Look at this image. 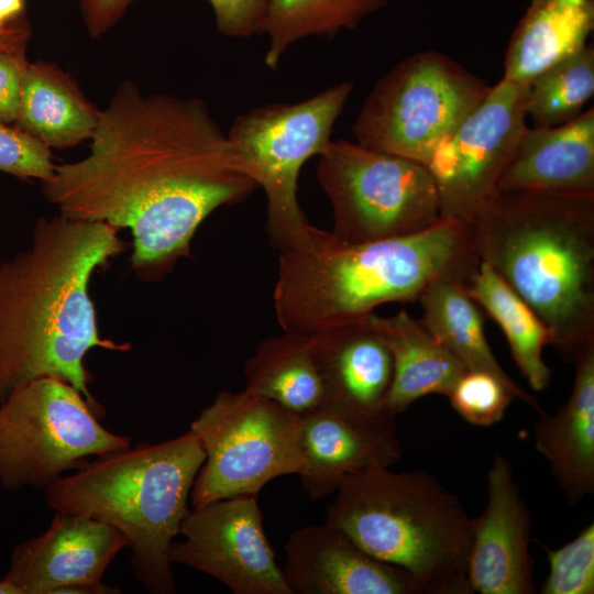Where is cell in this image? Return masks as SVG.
<instances>
[{"mask_svg": "<svg viewBox=\"0 0 594 594\" xmlns=\"http://www.w3.org/2000/svg\"><path fill=\"white\" fill-rule=\"evenodd\" d=\"M472 249L574 363L594 349V194L496 191L466 226Z\"/></svg>", "mask_w": 594, "mask_h": 594, "instance_id": "4", "label": "cell"}, {"mask_svg": "<svg viewBox=\"0 0 594 594\" xmlns=\"http://www.w3.org/2000/svg\"><path fill=\"white\" fill-rule=\"evenodd\" d=\"M217 30L230 37H250L262 33L267 0H208Z\"/></svg>", "mask_w": 594, "mask_h": 594, "instance_id": "32", "label": "cell"}, {"mask_svg": "<svg viewBox=\"0 0 594 594\" xmlns=\"http://www.w3.org/2000/svg\"><path fill=\"white\" fill-rule=\"evenodd\" d=\"M490 88L449 56L420 51L378 79L354 121L353 133L365 147L427 166L436 146Z\"/></svg>", "mask_w": 594, "mask_h": 594, "instance_id": "9", "label": "cell"}, {"mask_svg": "<svg viewBox=\"0 0 594 594\" xmlns=\"http://www.w3.org/2000/svg\"><path fill=\"white\" fill-rule=\"evenodd\" d=\"M173 541L170 563L223 583L234 594H292L265 535L257 495L219 499L189 510Z\"/></svg>", "mask_w": 594, "mask_h": 594, "instance_id": "13", "label": "cell"}, {"mask_svg": "<svg viewBox=\"0 0 594 594\" xmlns=\"http://www.w3.org/2000/svg\"><path fill=\"white\" fill-rule=\"evenodd\" d=\"M549 573L542 594L594 593V524L556 550H548Z\"/></svg>", "mask_w": 594, "mask_h": 594, "instance_id": "30", "label": "cell"}, {"mask_svg": "<svg viewBox=\"0 0 594 594\" xmlns=\"http://www.w3.org/2000/svg\"><path fill=\"white\" fill-rule=\"evenodd\" d=\"M132 0H78L84 25L92 38L108 32L125 13Z\"/></svg>", "mask_w": 594, "mask_h": 594, "instance_id": "34", "label": "cell"}, {"mask_svg": "<svg viewBox=\"0 0 594 594\" xmlns=\"http://www.w3.org/2000/svg\"><path fill=\"white\" fill-rule=\"evenodd\" d=\"M0 594H19L18 590L4 578L0 580Z\"/></svg>", "mask_w": 594, "mask_h": 594, "instance_id": "37", "label": "cell"}, {"mask_svg": "<svg viewBox=\"0 0 594 594\" xmlns=\"http://www.w3.org/2000/svg\"><path fill=\"white\" fill-rule=\"evenodd\" d=\"M568 402L554 414L542 410L535 425V448L571 505L594 492V349L575 362Z\"/></svg>", "mask_w": 594, "mask_h": 594, "instance_id": "20", "label": "cell"}, {"mask_svg": "<svg viewBox=\"0 0 594 594\" xmlns=\"http://www.w3.org/2000/svg\"><path fill=\"white\" fill-rule=\"evenodd\" d=\"M465 279L443 276L435 279L420 295L425 329L466 370L492 373L505 382L517 398L541 413L538 399L520 387L501 366L487 342L484 320L479 305L464 287Z\"/></svg>", "mask_w": 594, "mask_h": 594, "instance_id": "24", "label": "cell"}, {"mask_svg": "<svg viewBox=\"0 0 594 594\" xmlns=\"http://www.w3.org/2000/svg\"><path fill=\"white\" fill-rule=\"evenodd\" d=\"M593 94L594 48L586 44L529 84L527 117L535 128L564 124L582 113Z\"/></svg>", "mask_w": 594, "mask_h": 594, "instance_id": "28", "label": "cell"}, {"mask_svg": "<svg viewBox=\"0 0 594 594\" xmlns=\"http://www.w3.org/2000/svg\"><path fill=\"white\" fill-rule=\"evenodd\" d=\"M278 251L276 319L283 331L302 334L418 300L435 279H466L479 263L466 227L442 218L417 233L361 243L310 226Z\"/></svg>", "mask_w": 594, "mask_h": 594, "instance_id": "3", "label": "cell"}, {"mask_svg": "<svg viewBox=\"0 0 594 594\" xmlns=\"http://www.w3.org/2000/svg\"><path fill=\"white\" fill-rule=\"evenodd\" d=\"M531 517L509 460L496 454L487 473V503L473 518L468 574L472 593L536 592L529 551Z\"/></svg>", "mask_w": 594, "mask_h": 594, "instance_id": "15", "label": "cell"}, {"mask_svg": "<svg viewBox=\"0 0 594 594\" xmlns=\"http://www.w3.org/2000/svg\"><path fill=\"white\" fill-rule=\"evenodd\" d=\"M189 429L206 457L190 492L193 508L257 495L271 480L305 471L301 416L271 399L220 392Z\"/></svg>", "mask_w": 594, "mask_h": 594, "instance_id": "8", "label": "cell"}, {"mask_svg": "<svg viewBox=\"0 0 594 594\" xmlns=\"http://www.w3.org/2000/svg\"><path fill=\"white\" fill-rule=\"evenodd\" d=\"M387 4V0H267L262 31L268 36L265 65L275 69L295 42L311 35L332 37L341 30H353Z\"/></svg>", "mask_w": 594, "mask_h": 594, "instance_id": "27", "label": "cell"}, {"mask_svg": "<svg viewBox=\"0 0 594 594\" xmlns=\"http://www.w3.org/2000/svg\"><path fill=\"white\" fill-rule=\"evenodd\" d=\"M128 539L113 526L55 512L40 536L18 544L3 576L19 594H113L102 576Z\"/></svg>", "mask_w": 594, "mask_h": 594, "instance_id": "14", "label": "cell"}, {"mask_svg": "<svg viewBox=\"0 0 594 594\" xmlns=\"http://www.w3.org/2000/svg\"><path fill=\"white\" fill-rule=\"evenodd\" d=\"M26 64L24 52L0 51V124L16 121Z\"/></svg>", "mask_w": 594, "mask_h": 594, "instance_id": "33", "label": "cell"}, {"mask_svg": "<svg viewBox=\"0 0 594 594\" xmlns=\"http://www.w3.org/2000/svg\"><path fill=\"white\" fill-rule=\"evenodd\" d=\"M301 443L306 468L299 476L312 501L334 494L351 473L391 468L402 457L395 421L358 418L326 403L301 415Z\"/></svg>", "mask_w": 594, "mask_h": 594, "instance_id": "17", "label": "cell"}, {"mask_svg": "<svg viewBox=\"0 0 594 594\" xmlns=\"http://www.w3.org/2000/svg\"><path fill=\"white\" fill-rule=\"evenodd\" d=\"M393 359V380L385 410L404 413L417 399L430 394L448 396L466 367L441 345L405 309L389 317L374 312L365 318Z\"/></svg>", "mask_w": 594, "mask_h": 594, "instance_id": "21", "label": "cell"}, {"mask_svg": "<svg viewBox=\"0 0 594 594\" xmlns=\"http://www.w3.org/2000/svg\"><path fill=\"white\" fill-rule=\"evenodd\" d=\"M243 391L304 415L326 402L312 334L283 331L258 343L244 365Z\"/></svg>", "mask_w": 594, "mask_h": 594, "instance_id": "25", "label": "cell"}, {"mask_svg": "<svg viewBox=\"0 0 594 594\" xmlns=\"http://www.w3.org/2000/svg\"><path fill=\"white\" fill-rule=\"evenodd\" d=\"M326 521L372 557L402 568L420 594H471L473 518L424 471L372 466L340 482Z\"/></svg>", "mask_w": 594, "mask_h": 594, "instance_id": "6", "label": "cell"}, {"mask_svg": "<svg viewBox=\"0 0 594 594\" xmlns=\"http://www.w3.org/2000/svg\"><path fill=\"white\" fill-rule=\"evenodd\" d=\"M55 164L51 148L19 128L0 124V170L20 178L50 179Z\"/></svg>", "mask_w": 594, "mask_h": 594, "instance_id": "31", "label": "cell"}, {"mask_svg": "<svg viewBox=\"0 0 594 594\" xmlns=\"http://www.w3.org/2000/svg\"><path fill=\"white\" fill-rule=\"evenodd\" d=\"M529 85L502 79L433 150L440 218L466 227L496 194L526 124Z\"/></svg>", "mask_w": 594, "mask_h": 594, "instance_id": "12", "label": "cell"}, {"mask_svg": "<svg viewBox=\"0 0 594 594\" xmlns=\"http://www.w3.org/2000/svg\"><path fill=\"white\" fill-rule=\"evenodd\" d=\"M23 12L24 0H0V28L23 19Z\"/></svg>", "mask_w": 594, "mask_h": 594, "instance_id": "36", "label": "cell"}, {"mask_svg": "<svg viewBox=\"0 0 594 594\" xmlns=\"http://www.w3.org/2000/svg\"><path fill=\"white\" fill-rule=\"evenodd\" d=\"M205 458L189 429L163 442L89 460L46 486L45 501L55 512L117 528L128 539L131 565L144 588L173 594L169 549L190 510L188 499Z\"/></svg>", "mask_w": 594, "mask_h": 594, "instance_id": "5", "label": "cell"}, {"mask_svg": "<svg viewBox=\"0 0 594 594\" xmlns=\"http://www.w3.org/2000/svg\"><path fill=\"white\" fill-rule=\"evenodd\" d=\"M283 574L292 594H420L409 573L372 557L327 521L289 535Z\"/></svg>", "mask_w": 594, "mask_h": 594, "instance_id": "16", "label": "cell"}, {"mask_svg": "<svg viewBox=\"0 0 594 594\" xmlns=\"http://www.w3.org/2000/svg\"><path fill=\"white\" fill-rule=\"evenodd\" d=\"M318 182L332 208V233L350 243L420 232L440 219L436 185L422 164L346 140L318 156Z\"/></svg>", "mask_w": 594, "mask_h": 594, "instance_id": "11", "label": "cell"}, {"mask_svg": "<svg viewBox=\"0 0 594 594\" xmlns=\"http://www.w3.org/2000/svg\"><path fill=\"white\" fill-rule=\"evenodd\" d=\"M87 155L42 182L61 215L129 229L132 268L157 279L190 254L216 209L257 187L234 165L227 133L197 98L121 84L100 110Z\"/></svg>", "mask_w": 594, "mask_h": 594, "instance_id": "1", "label": "cell"}, {"mask_svg": "<svg viewBox=\"0 0 594 594\" xmlns=\"http://www.w3.org/2000/svg\"><path fill=\"white\" fill-rule=\"evenodd\" d=\"M472 299L503 330L513 359L535 391L546 389L551 370L542 351L551 345L548 328L527 302L484 261H480L464 282Z\"/></svg>", "mask_w": 594, "mask_h": 594, "instance_id": "26", "label": "cell"}, {"mask_svg": "<svg viewBox=\"0 0 594 594\" xmlns=\"http://www.w3.org/2000/svg\"><path fill=\"white\" fill-rule=\"evenodd\" d=\"M100 110L57 65L28 63L16 125L46 146L67 148L91 138Z\"/></svg>", "mask_w": 594, "mask_h": 594, "instance_id": "23", "label": "cell"}, {"mask_svg": "<svg viewBox=\"0 0 594 594\" xmlns=\"http://www.w3.org/2000/svg\"><path fill=\"white\" fill-rule=\"evenodd\" d=\"M453 409L469 424L488 427L499 422L515 392L496 375L466 370L447 396Z\"/></svg>", "mask_w": 594, "mask_h": 594, "instance_id": "29", "label": "cell"}, {"mask_svg": "<svg viewBox=\"0 0 594 594\" xmlns=\"http://www.w3.org/2000/svg\"><path fill=\"white\" fill-rule=\"evenodd\" d=\"M118 229L58 213L37 220L31 245L0 265V404L18 387L51 377L81 393L96 416L86 354L129 351L99 336L89 280L118 255Z\"/></svg>", "mask_w": 594, "mask_h": 594, "instance_id": "2", "label": "cell"}, {"mask_svg": "<svg viewBox=\"0 0 594 594\" xmlns=\"http://www.w3.org/2000/svg\"><path fill=\"white\" fill-rule=\"evenodd\" d=\"M594 30V0H530L510 35L504 79L529 85L574 55Z\"/></svg>", "mask_w": 594, "mask_h": 594, "instance_id": "22", "label": "cell"}, {"mask_svg": "<svg viewBox=\"0 0 594 594\" xmlns=\"http://www.w3.org/2000/svg\"><path fill=\"white\" fill-rule=\"evenodd\" d=\"M352 90L345 81L298 102L260 106L238 116L227 132L235 167L266 195V231L278 250L311 226L298 204L299 173L331 142Z\"/></svg>", "mask_w": 594, "mask_h": 594, "instance_id": "7", "label": "cell"}, {"mask_svg": "<svg viewBox=\"0 0 594 594\" xmlns=\"http://www.w3.org/2000/svg\"><path fill=\"white\" fill-rule=\"evenodd\" d=\"M30 34V25L25 19L0 28V51L25 52Z\"/></svg>", "mask_w": 594, "mask_h": 594, "instance_id": "35", "label": "cell"}, {"mask_svg": "<svg viewBox=\"0 0 594 594\" xmlns=\"http://www.w3.org/2000/svg\"><path fill=\"white\" fill-rule=\"evenodd\" d=\"M594 194V109L557 127L527 128L497 191Z\"/></svg>", "mask_w": 594, "mask_h": 594, "instance_id": "19", "label": "cell"}, {"mask_svg": "<svg viewBox=\"0 0 594 594\" xmlns=\"http://www.w3.org/2000/svg\"><path fill=\"white\" fill-rule=\"evenodd\" d=\"M99 422L79 391L57 378L15 388L0 404V483L45 488L69 470L130 448Z\"/></svg>", "mask_w": 594, "mask_h": 594, "instance_id": "10", "label": "cell"}, {"mask_svg": "<svg viewBox=\"0 0 594 594\" xmlns=\"http://www.w3.org/2000/svg\"><path fill=\"white\" fill-rule=\"evenodd\" d=\"M312 336L323 378L324 403L358 418L395 421L385 410L393 380V359L366 320Z\"/></svg>", "mask_w": 594, "mask_h": 594, "instance_id": "18", "label": "cell"}]
</instances>
